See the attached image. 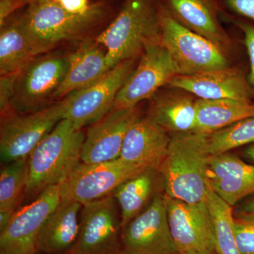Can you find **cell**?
Returning <instances> with one entry per match:
<instances>
[{"label":"cell","instance_id":"28","mask_svg":"<svg viewBox=\"0 0 254 254\" xmlns=\"http://www.w3.org/2000/svg\"><path fill=\"white\" fill-rule=\"evenodd\" d=\"M208 138L209 148L213 155L252 144L254 143V116L210 133Z\"/></svg>","mask_w":254,"mask_h":254},{"label":"cell","instance_id":"9","mask_svg":"<svg viewBox=\"0 0 254 254\" xmlns=\"http://www.w3.org/2000/svg\"><path fill=\"white\" fill-rule=\"evenodd\" d=\"M145 169L120 158L95 164L81 162L59 185L61 200H73L83 205L100 199L113 194L122 183Z\"/></svg>","mask_w":254,"mask_h":254},{"label":"cell","instance_id":"35","mask_svg":"<svg viewBox=\"0 0 254 254\" xmlns=\"http://www.w3.org/2000/svg\"><path fill=\"white\" fill-rule=\"evenodd\" d=\"M237 213L254 214V194L242 203L237 210Z\"/></svg>","mask_w":254,"mask_h":254},{"label":"cell","instance_id":"30","mask_svg":"<svg viewBox=\"0 0 254 254\" xmlns=\"http://www.w3.org/2000/svg\"><path fill=\"white\" fill-rule=\"evenodd\" d=\"M237 26L242 30L245 36V46L250 60V73L248 81L254 88V25L245 20H233Z\"/></svg>","mask_w":254,"mask_h":254},{"label":"cell","instance_id":"17","mask_svg":"<svg viewBox=\"0 0 254 254\" xmlns=\"http://www.w3.org/2000/svg\"><path fill=\"white\" fill-rule=\"evenodd\" d=\"M207 176L210 189L232 207L254 194V164L230 152L212 155Z\"/></svg>","mask_w":254,"mask_h":254},{"label":"cell","instance_id":"1","mask_svg":"<svg viewBox=\"0 0 254 254\" xmlns=\"http://www.w3.org/2000/svg\"><path fill=\"white\" fill-rule=\"evenodd\" d=\"M118 11L112 0H95L84 14L68 13L53 0H36L22 14L32 46L39 56L66 43L79 44L93 39Z\"/></svg>","mask_w":254,"mask_h":254},{"label":"cell","instance_id":"2","mask_svg":"<svg viewBox=\"0 0 254 254\" xmlns=\"http://www.w3.org/2000/svg\"><path fill=\"white\" fill-rule=\"evenodd\" d=\"M208 134L191 131L172 135L159 170L165 194L190 203L206 201L208 169L212 156Z\"/></svg>","mask_w":254,"mask_h":254},{"label":"cell","instance_id":"23","mask_svg":"<svg viewBox=\"0 0 254 254\" xmlns=\"http://www.w3.org/2000/svg\"><path fill=\"white\" fill-rule=\"evenodd\" d=\"M36 57L22 13L11 15L1 25L0 76L19 73Z\"/></svg>","mask_w":254,"mask_h":254},{"label":"cell","instance_id":"14","mask_svg":"<svg viewBox=\"0 0 254 254\" xmlns=\"http://www.w3.org/2000/svg\"><path fill=\"white\" fill-rule=\"evenodd\" d=\"M166 200L169 225L178 254L217 250L215 226L206 201L190 203L167 195Z\"/></svg>","mask_w":254,"mask_h":254},{"label":"cell","instance_id":"12","mask_svg":"<svg viewBox=\"0 0 254 254\" xmlns=\"http://www.w3.org/2000/svg\"><path fill=\"white\" fill-rule=\"evenodd\" d=\"M121 242L125 254H178L169 225L165 193H158L124 227Z\"/></svg>","mask_w":254,"mask_h":254},{"label":"cell","instance_id":"13","mask_svg":"<svg viewBox=\"0 0 254 254\" xmlns=\"http://www.w3.org/2000/svg\"><path fill=\"white\" fill-rule=\"evenodd\" d=\"M61 201L58 185L47 187L29 204L16 210L0 232V254H36L38 235Z\"/></svg>","mask_w":254,"mask_h":254},{"label":"cell","instance_id":"22","mask_svg":"<svg viewBox=\"0 0 254 254\" xmlns=\"http://www.w3.org/2000/svg\"><path fill=\"white\" fill-rule=\"evenodd\" d=\"M163 177L158 169L147 168L122 183L113 195L120 209L122 229L148 207L158 194Z\"/></svg>","mask_w":254,"mask_h":254},{"label":"cell","instance_id":"25","mask_svg":"<svg viewBox=\"0 0 254 254\" xmlns=\"http://www.w3.org/2000/svg\"><path fill=\"white\" fill-rule=\"evenodd\" d=\"M194 131L210 134L254 116V103L232 100H196Z\"/></svg>","mask_w":254,"mask_h":254},{"label":"cell","instance_id":"6","mask_svg":"<svg viewBox=\"0 0 254 254\" xmlns=\"http://www.w3.org/2000/svg\"><path fill=\"white\" fill-rule=\"evenodd\" d=\"M160 43L176 64L179 75H191L228 67L224 50L190 31L172 16L158 0Z\"/></svg>","mask_w":254,"mask_h":254},{"label":"cell","instance_id":"4","mask_svg":"<svg viewBox=\"0 0 254 254\" xmlns=\"http://www.w3.org/2000/svg\"><path fill=\"white\" fill-rule=\"evenodd\" d=\"M85 133L63 119L28 158L26 195L38 196L47 187L63 184L81 163Z\"/></svg>","mask_w":254,"mask_h":254},{"label":"cell","instance_id":"5","mask_svg":"<svg viewBox=\"0 0 254 254\" xmlns=\"http://www.w3.org/2000/svg\"><path fill=\"white\" fill-rule=\"evenodd\" d=\"M69 52L39 55L18 73L11 110L36 113L57 103L56 95L69 66Z\"/></svg>","mask_w":254,"mask_h":254},{"label":"cell","instance_id":"36","mask_svg":"<svg viewBox=\"0 0 254 254\" xmlns=\"http://www.w3.org/2000/svg\"><path fill=\"white\" fill-rule=\"evenodd\" d=\"M245 155L254 163V143L247 145V148L245 150Z\"/></svg>","mask_w":254,"mask_h":254},{"label":"cell","instance_id":"27","mask_svg":"<svg viewBox=\"0 0 254 254\" xmlns=\"http://www.w3.org/2000/svg\"><path fill=\"white\" fill-rule=\"evenodd\" d=\"M206 203L213 218L219 254H242L234 235L232 206L219 197L210 187Z\"/></svg>","mask_w":254,"mask_h":254},{"label":"cell","instance_id":"20","mask_svg":"<svg viewBox=\"0 0 254 254\" xmlns=\"http://www.w3.org/2000/svg\"><path fill=\"white\" fill-rule=\"evenodd\" d=\"M69 66L57 93V101L98 81L110 69L106 50L95 38L79 43L69 52Z\"/></svg>","mask_w":254,"mask_h":254},{"label":"cell","instance_id":"10","mask_svg":"<svg viewBox=\"0 0 254 254\" xmlns=\"http://www.w3.org/2000/svg\"><path fill=\"white\" fill-rule=\"evenodd\" d=\"M177 75L178 68L168 50L160 42L149 45L117 95L113 108H136L143 100L151 99L162 86L168 84Z\"/></svg>","mask_w":254,"mask_h":254},{"label":"cell","instance_id":"24","mask_svg":"<svg viewBox=\"0 0 254 254\" xmlns=\"http://www.w3.org/2000/svg\"><path fill=\"white\" fill-rule=\"evenodd\" d=\"M149 117L169 133L194 131L196 127V100L190 95L170 93L151 98Z\"/></svg>","mask_w":254,"mask_h":254},{"label":"cell","instance_id":"3","mask_svg":"<svg viewBox=\"0 0 254 254\" xmlns=\"http://www.w3.org/2000/svg\"><path fill=\"white\" fill-rule=\"evenodd\" d=\"M160 38L158 0H124L116 16L95 40L106 50L112 68L141 56L147 46L160 42Z\"/></svg>","mask_w":254,"mask_h":254},{"label":"cell","instance_id":"16","mask_svg":"<svg viewBox=\"0 0 254 254\" xmlns=\"http://www.w3.org/2000/svg\"><path fill=\"white\" fill-rule=\"evenodd\" d=\"M203 100H232L254 103L253 88L236 68L229 67L195 73L177 75L168 83Z\"/></svg>","mask_w":254,"mask_h":254},{"label":"cell","instance_id":"15","mask_svg":"<svg viewBox=\"0 0 254 254\" xmlns=\"http://www.w3.org/2000/svg\"><path fill=\"white\" fill-rule=\"evenodd\" d=\"M140 117L137 107L113 108L99 121L90 125L85 134L81 162L95 164L120 158L127 131Z\"/></svg>","mask_w":254,"mask_h":254},{"label":"cell","instance_id":"37","mask_svg":"<svg viewBox=\"0 0 254 254\" xmlns=\"http://www.w3.org/2000/svg\"><path fill=\"white\" fill-rule=\"evenodd\" d=\"M180 254H220L218 250H206V251H193V252H186V253Z\"/></svg>","mask_w":254,"mask_h":254},{"label":"cell","instance_id":"26","mask_svg":"<svg viewBox=\"0 0 254 254\" xmlns=\"http://www.w3.org/2000/svg\"><path fill=\"white\" fill-rule=\"evenodd\" d=\"M28 181V159L6 163L0 173V232L16 211Z\"/></svg>","mask_w":254,"mask_h":254},{"label":"cell","instance_id":"33","mask_svg":"<svg viewBox=\"0 0 254 254\" xmlns=\"http://www.w3.org/2000/svg\"><path fill=\"white\" fill-rule=\"evenodd\" d=\"M60 7L73 14H84L93 4L91 0H53Z\"/></svg>","mask_w":254,"mask_h":254},{"label":"cell","instance_id":"7","mask_svg":"<svg viewBox=\"0 0 254 254\" xmlns=\"http://www.w3.org/2000/svg\"><path fill=\"white\" fill-rule=\"evenodd\" d=\"M66 100L36 113L14 112L1 116L0 158L4 163L28 159L43 138L63 119Z\"/></svg>","mask_w":254,"mask_h":254},{"label":"cell","instance_id":"11","mask_svg":"<svg viewBox=\"0 0 254 254\" xmlns=\"http://www.w3.org/2000/svg\"><path fill=\"white\" fill-rule=\"evenodd\" d=\"M113 194L82 205L80 230L70 254H118L121 218Z\"/></svg>","mask_w":254,"mask_h":254},{"label":"cell","instance_id":"8","mask_svg":"<svg viewBox=\"0 0 254 254\" xmlns=\"http://www.w3.org/2000/svg\"><path fill=\"white\" fill-rule=\"evenodd\" d=\"M138 59L119 63L98 81L65 97L63 119L79 129L101 120L113 109L117 95L136 68Z\"/></svg>","mask_w":254,"mask_h":254},{"label":"cell","instance_id":"21","mask_svg":"<svg viewBox=\"0 0 254 254\" xmlns=\"http://www.w3.org/2000/svg\"><path fill=\"white\" fill-rule=\"evenodd\" d=\"M81 208L78 202L61 200L42 227L37 243L38 252L60 254L69 252L79 233Z\"/></svg>","mask_w":254,"mask_h":254},{"label":"cell","instance_id":"19","mask_svg":"<svg viewBox=\"0 0 254 254\" xmlns=\"http://www.w3.org/2000/svg\"><path fill=\"white\" fill-rule=\"evenodd\" d=\"M177 21L190 31L213 42L222 50L230 39L219 19L215 0H159Z\"/></svg>","mask_w":254,"mask_h":254},{"label":"cell","instance_id":"29","mask_svg":"<svg viewBox=\"0 0 254 254\" xmlns=\"http://www.w3.org/2000/svg\"><path fill=\"white\" fill-rule=\"evenodd\" d=\"M233 232L235 241L242 254H254V215L234 214Z\"/></svg>","mask_w":254,"mask_h":254},{"label":"cell","instance_id":"32","mask_svg":"<svg viewBox=\"0 0 254 254\" xmlns=\"http://www.w3.org/2000/svg\"><path fill=\"white\" fill-rule=\"evenodd\" d=\"M231 11L254 21V0H223Z\"/></svg>","mask_w":254,"mask_h":254},{"label":"cell","instance_id":"31","mask_svg":"<svg viewBox=\"0 0 254 254\" xmlns=\"http://www.w3.org/2000/svg\"><path fill=\"white\" fill-rule=\"evenodd\" d=\"M18 73L0 76V113L1 115L11 112V100L14 95L15 82Z\"/></svg>","mask_w":254,"mask_h":254},{"label":"cell","instance_id":"18","mask_svg":"<svg viewBox=\"0 0 254 254\" xmlns=\"http://www.w3.org/2000/svg\"><path fill=\"white\" fill-rule=\"evenodd\" d=\"M171 136L149 117H140L127 131L120 158L132 165L159 170Z\"/></svg>","mask_w":254,"mask_h":254},{"label":"cell","instance_id":"34","mask_svg":"<svg viewBox=\"0 0 254 254\" xmlns=\"http://www.w3.org/2000/svg\"><path fill=\"white\" fill-rule=\"evenodd\" d=\"M36 0H0V25L13 14L15 11Z\"/></svg>","mask_w":254,"mask_h":254}]
</instances>
